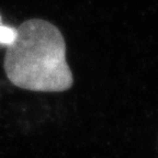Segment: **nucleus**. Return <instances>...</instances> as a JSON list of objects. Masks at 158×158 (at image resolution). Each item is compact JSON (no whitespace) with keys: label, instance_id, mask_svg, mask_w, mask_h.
I'll return each mask as SVG.
<instances>
[{"label":"nucleus","instance_id":"2","mask_svg":"<svg viewBox=\"0 0 158 158\" xmlns=\"http://www.w3.org/2000/svg\"><path fill=\"white\" fill-rule=\"evenodd\" d=\"M15 36H17V29L1 24L0 21V44L9 46L13 43Z\"/></svg>","mask_w":158,"mask_h":158},{"label":"nucleus","instance_id":"1","mask_svg":"<svg viewBox=\"0 0 158 158\" xmlns=\"http://www.w3.org/2000/svg\"><path fill=\"white\" fill-rule=\"evenodd\" d=\"M5 72L15 86L31 91L60 92L74 84L64 36L42 19L27 20L18 27L6 53Z\"/></svg>","mask_w":158,"mask_h":158}]
</instances>
